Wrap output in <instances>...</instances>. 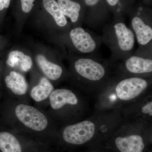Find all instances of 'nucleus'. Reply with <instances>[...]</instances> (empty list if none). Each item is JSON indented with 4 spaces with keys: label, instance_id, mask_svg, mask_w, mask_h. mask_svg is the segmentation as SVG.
Wrapping results in <instances>:
<instances>
[{
    "label": "nucleus",
    "instance_id": "16",
    "mask_svg": "<svg viewBox=\"0 0 152 152\" xmlns=\"http://www.w3.org/2000/svg\"><path fill=\"white\" fill-rule=\"evenodd\" d=\"M0 150L2 152H22V148L18 139L7 132H0Z\"/></svg>",
    "mask_w": 152,
    "mask_h": 152
},
{
    "label": "nucleus",
    "instance_id": "20",
    "mask_svg": "<svg viewBox=\"0 0 152 152\" xmlns=\"http://www.w3.org/2000/svg\"><path fill=\"white\" fill-rule=\"evenodd\" d=\"M100 0H84L85 4L87 7H93L98 4Z\"/></svg>",
    "mask_w": 152,
    "mask_h": 152
},
{
    "label": "nucleus",
    "instance_id": "6",
    "mask_svg": "<svg viewBox=\"0 0 152 152\" xmlns=\"http://www.w3.org/2000/svg\"><path fill=\"white\" fill-rule=\"evenodd\" d=\"M115 144L120 152H143L145 146L143 138L137 133L118 136Z\"/></svg>",
    "mask_w": 152,
    "mask_h": 152
},
{
    "label": "nucleus",
    "instance_id": "22",
    "mask_svg": "<svg viewBox=\"0 0 152 152\" xmlns=\"http://www.w3.org/2000/svg\"><path fill=\"white\" fill-rule=\"evenodd\" d=\"M108 4L111 7H115L120 2V0H106Z\"/></svg>",
    "mask_w": 152,
    "mask_h": 152
},
{
    "label": "nucleus",
    "instance_id": "14",
    "mask_svg": "<svg viewBox=\"0 0 152 152\" xmlns=\"http://www.w3.org/2000/svg\"><path fill=\"white\" fill-rule=\"evenodd\" d=\"M54 91V87L48 78H41L39 84L32 89L31 96L36 102H40L48 97Z\"/></svg>",
    "mask_w": 152,
    "mask_h": 152
},
{
    "label": "nucleus",
    "instance_id": "3",
    "mask_svg": "<svg viewBox=\"0 0 152 152\" xmlns=\"http://www.w3.org/2000/svg\"><path fill=\"white\" fill-rule=\"evenodd\" d=\"M18 119L27 127L36 131H42L48 126L46 116L37 109L28 105L20 104L15 110Z\"/></svg>",
    "mask_w": 152,
    "mask_h": 152
},
{
    "label": "nucleus",
    "instance_id": "13",
    "mask_svg": "<svg viewBox=\"0 0 152 152\" xmlns=\"http://www.w3.org/2000/svg\"><path fill=\"white\" fill-rule=\"evenodd\" d=\"M7 63L11 67H18L24 72L29 70L33 65L32 60L31 57L19 50L11 52L8 57Z\"/></svg>",
    "mask_w": 152,
    "mask_h": 152
},
{
    "label": "nucleus",
    "instance_id": "5",
    "mask_svg": "<svg viewBox=\"0 0 152 152\" xmlns=\"http://www.w3.org/2000/svg\"><path fill=\"white\" fill-rule=\"evenodd\" d=\"M72 42L76 49L83 53H90L96 48V43L94 38L81 27L75 28L69 34Z\"/></svg>",
    "mask_w": 152,
    "mask_h": 152
},
{
    "label": "nucleus",
    "instance_id": "9",
    "mask_svg": "<svg viewBox=\"0 0 152 152\" xmlns=\"http://www.w3.org/2000/svg\"><path fill=\"white\" fill-rule=\"evenodd\" d=\"M126 69L130 73L134 75H143L151 73V59L132 56L126 60L125 64Z\"/></svg>",
    "mask_w": 152,
    "mask_h": 152
},
{
    "label": "nucleus",
    "instance_id": "11",
    "mask_svg": "<svg viewBox=\"0 0 152 152\" xmlns=\"http://www.w3.org/2000/svg\"><path fill=\"white\" fill-rule=\"evenodd\" d=\"M6 86L15 94L22 96L26 93L27 82L23 76L15 71H12L5 80Z\"/></svg>",
    "mask_w": 152,
    "mask_h": 152
},
{
    "label": "nucleus",
    "instance_id": "21",
    "mask_svg": "<svg viewBox=\"0 0 152 152\" xmlns=\"http://www.w3.org/2000/svg\"><path fill=\"white\" fill-rule=\"evenodd\" d=\"M11 0H0V11L4 8H8L10 6Z\"/></svg>",
    "mask_w": 152,
    "mask_h": 152
},
{
    "label": "nucleus",
    "instance_id": "1",
    "mask_svg": "<svg viewBox=\"0 0 152 152\" xmlns=\"http://www.w3.org/2000/svg\"><path fill=\"white\" fill-rule=\"evenodd\" d=\"M149 86L148 81L140 77L123 79L100 95L98 106L102 110H111L135 102L142 97Z\"/></svg>",
    "mask_w": 152,
    "mask_h": 152
},
{
    "label": "nucleus",
    "instance_id": "7",
    "mask_svg": "<svg viewBox=\"0 0 152 152\" xmlns=\"http://www.w3.org/2000/svg\"><path fill=\"white\" fill-rule=\"evenodd\" d=\"M49 99L51 107L55 110H60L67 105L75 106L79 103L77 95L67 89L54 90L49 96Z\"/></svg>",
    "mask_w": 152,
    "mask_h": 152
},
{
    "label": "nucleus",
    "instance_id": "8",
    "mask_svg": "<svg viewBox=\"0 0 152 152\" xmlns=\"http://www.w3.org/2000/svg\"><path fill=\"white\" fill-rule=\"evenodd\" d=\"M114 28L120 50L124 52L132 50L135 43V36L133 31L122 22L115 24Z\"/></svg>",
    "mask_w": 152,
    "mask_h": 152
},
{
    "label": "nucleus",
    "instance_id": "17",
    "mask_svg": "<svg viewBox=\"0 0 152 152\" xmlns=\"http://www.w3.org/2000/svg\"><path fill=\"white\" fill-rule=\"evenodd\" d=\"M43 4L46 10L54 19L58 26L61 27L65 26L67 21L60 10L57 2L55 0H43Z\"/></svg>",
    "mask_w": 152,
    "mask_h": 152
},
{
    "label": "nucleus",
    "instance_id": "10",
    "mask_svg": "<svg viewBox=\"0 0 152 152\" xmlns=\"http://www.w3.org/2000/svg\"><path fill=\"white\" fill-rule=\"evenodd\" d=\"M132 26L139 44L145 45L152 40V28L146 24L140 17H133Z\"/></svg>",
    "mask_w": 152,
    "mask_h": 152
},
{
    "label": "nucleus",
    "instance_id": "18",
    "mask_svg": "<svg viewBox=\"0 0 152 152\" xmlns=\"http://www.w3.org/2000/svg\"><path fill=\"white\" fill-rule=\"evenodd\" d=\"M138 104H136L135 116L138 117L139 122L146 124L145 121L151 120L152 116L151 98L148 97Z\"/></svg>",
    "mask_w": 152,
    "mask_h": 152
},
{
    "label": "nucleus",
    "instance_id": "4",
    "mask_svg": "<svg viewBox=\"0 0 152 152\" xmlns=\"http://www.w3.org/2000/svg\"><path fill=\"white\" fill-rule=\"evenodd\" d=\"M76 72L86 81L96 83L103 80L107 76L105 67L101 63L88 58H81L75 64Z\"/></svg>",
    "mask_w": 152,
    "mask_h": 152
},
{
    "label": "nucleus",
    "instance_id": "19",
    "mask_svg": "<svg viewBox=\"0 0 152 152\" xmlns=\"http://www.w3.org/2000/svg\"><path fill=\"white\" fill-rule=\"evenodd\" d=\"M22 10L25 13L29 12L31 10L34 2L35 0H20Z\"/></svg>",
    "mask_w": 152,
    "mask_h": 152
},
{
    "label": "nucleus",
    "instance_id": "12",
    "mask_svg": "<svg viewBox=\"0 0 152 152\" xmlns=\"http://www.w3.org/2000/svg\"><path fill=\"white\" fill-rule=\"evenodd\" d=\"M36 59L38 66L48 78L56 80L61 76L63 69L61 66L50 61L43 55H38Z\"/></svg>",
    "mask_w": 152,
    "mask_h": 152
},
{
    "label": "nucleus",
    "instance_id": "2",
    "mask_svg": "<svg viewBox=\"0 0 152 152\" xmlns=\"http://www.w3.org/2000/svg\"><path fill=\"white\" fill-rule=\"evenodd\" d=\"M98 124L87 120L66 126L63 131L65 141L75 145H81L89 141L96 132Z\"/></svg>",
    "mask_w": 152,
    "mask_h": 152
},
{
    "label": "nucleus",
    "instance_id": "15",
    "mask_svg": "<svg viewBox=\"0 0 152 152\" xmlns=\"http://www.w3.org/2000/svg\"><path fill=\"white\" fill-rule=\"evenodd\" d=\"M57 3L65 16L69 18L72 23L77 21L81 10L80 3L72 0H58Z\"/></svg>",
    "mask_w": 152,
    "mask_h": 152
}]
</instances>
